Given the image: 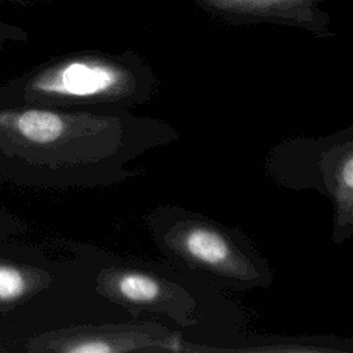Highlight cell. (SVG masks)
I'll list each match as a JSON object with an SVG mask.
<instances>
[{
  "instance_id": "1",
  "label": "cell",
  "mask_w": 353,
  "mask_h": 353,
  "mask_svg": "<svg viewBox=\"0 0 353 353\" xmlns=\"http://www.w3.org/2000/svg\"><path fill=\"white\" fill-rule=\"evenodd\" d=\"M17 153L41 183L106 186L132 175L128 161L175 137L165 123L130 112L26 108L0 113Z\"/></svg>"
},
{
  "instance_id": "2",
  "label": "cell",
  "mask_w": 353,
  "mask_h": 353,
  "mask_svg": "<svg viewBox=\"0 0 353 353\" xmlns=\"http://www.w3.org/2000/svg\"><path fill=\"white\" fill-rule=\"evenodd\" d=\"M148 225L167 258L222 288H266L273 283L269 263L239 229L183 208L157 210Z\"/></svg>"
},
{
  "instance_id": "3",
  "label": "cell",
  "mask_w": 353,
  "mask_h": 353,
  "mask_svg": "<svg viewBox=\"0 0 353 353\" xmlns=\"http://www.w3.org/2000/svg\"><path fill=\"white\" fill-rule=\"evenodd\" d=\"M152 88L143 77L121 66L73 61L32 81L25 97L46 108L116 113L146 102Z\"/></svg>"
},
{
  "instance_id": "4",
  "label": "cell",
  "mask_w": 353,
  "mask_h": 353,
  "mask_svg": "<svg viewBox=\"0 0 353 353\" xmlns=\"http://www.w3.org/2000/svg\"><path fill=\"white\" fill-rule=\"evenodd\" d=\"M97 292L130 312H157L182 327L190 325L196 309L193 296L171 280L134 266H110L97 276Z\"/></svg>"
},
{
  "instance_id": "5",
  "label": "cell",
  "mask_w": 353,
  "mask_h": 353,
  "mask_svg": "<svg viewBox=\"0 0 353 353\" xmlns=\"http://www.w3.org/2000/svg\"><path fill=\"white\" fill-rule=\"evenodd\" d=\"M43 350L68 353H121L134 350H174L167 328L156 323L85 325L55 332L41 342Z\"/></svg>"
},
{
  "instance_id": "6",
  "label": "cell",
  "mask_w": 353,
  "mask_h": 353,
  "mask_svg": "<svg viewBox=\"0 0 353 353\" xmlns=\"http://www.w3.org/2000/svg\"><path fill=\"white\" fill-rule=\"evenodd\" d=\"M309 160L316 165L321 190L335 207L332 240L342 243L353 232V139L350 134L345 141H332L319 146V156ZM319 182H316V186Z\"/></svg>"
},
{
  "instance_id": "7",
  "label": "cell",
  "mask_w": 353,
  "mask_h": 353,
  "mask_svg": "<svg viewBox=\"0 0 353 353\" xmlns=\"http://www.w3.org/2000/svg\"><path fill=\"white\" fill-rule=\"evenodd\" d=\"M43 277L14 265L0 263V302H12L23 298L33 287L41 283Z\"/></svg>"
}]
</instances>
